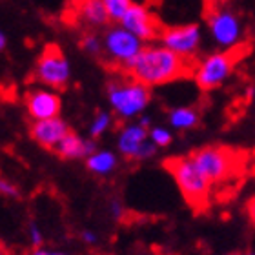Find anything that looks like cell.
<instances>
[{
	"label": "cell",
	"mask_w": 255,
	"mask_h": 255,
	"mask_svg": "<svg viewBox=\"0 0 255 255\" xmlns=\"http://www.w3.org/2000/svg\"><path fill=\"white\" fill-rule=\"evenodd\" d=\"M195 60L182 59L181 55L173 53L162 44L144 46L142 51L129 62L124 73L142 82L148 88H157L179 79L193 77Z\"/></svg>",
	"instance_id": "cell-1"
},
{
	"label": "cell",
	"mask_w": 255,
	"mask_h": 255,
	"mask_svg": "<svg viewBox=\"0 0 255 255\" xmlns=\"http://www.w3.org/2000/svg\"><path fill=\"white\" fill-rule=\"evenodd\" d=\"M106 95L115 117L121 121H129L133 117H140L149 106L151 88L124 73L117 79L108 80Z\"/></svg>",
	"instance_id": "cell-2"
},
{
	"label": "cell",
	"mask_w": 255,
	"mask_h": 255,
	"mask_svg": "<svg viewBox=\"0 0 255 255\" xmlns=\"http://www.w3.org/2000/svg\"><path fill=\"white\" fill-rule=\"evenodd\" d=\"M164 168L171 173L177 188L181 190L182 197H184V201L195 212H201L208 206L212 182L202 175V171L197 168L191 155L170 157L164 160Z\"/></svg>",
	"instance_id": "cell-3"
},
{
	"label": "cell",
	"mask_w": 255,
	"mask_h": 255,
	"mask_svg": "<svg viewBox=\"0 0 255 255\" xmlns=\"http://www.w3.org/2000/svg\"><path fill=\"white\" fill-rule=\"evenodd\" d=\"M197 168L212 184L230 181L241 170L239 153L226 146H204L191 153Z\"/></svg>",
	"instance_id": "cell-4"
},
{
	"label": "cell",
	"mask_w": 255,
	"mask_h": 255,
	"mask_svg": "<svg viewBox=\"0 0 255 255\" xmlns=\"http://www.w3.org/2000/svg\"><path fill=\"white\" fill-rule=\"evenodd\" d=\"M241 57H243V49L237 46V48L208 55L201 62H197L193 69V79L199 90L212 91L221 88L228 80Z\"/></svg>",
	"instance_id": "cell-5"
},
{
	"label": "cell",
	"mask_w": 255,
	"mask_h": 255,
	"mask_svg": "<svg viewBox=\"0 0 255 255\" xmlns=\"http://www.w3.org/2000/svg\"><path fill=\"white\" fill-rule=\"evenodd\" d=\"M33 75L44 88L55 91L66 90L71 79V64L57 44H48L38 55Z\"/></svg>",
	"instance_id": "cell-6"
},
{
	"label": "cell",
	"mask_w": 255,
	"mask_h": 255,
	"mask_svg": "<svg viewBox=\"0 0 255 255\" xmlns=\"http://www.w3.org/2000/svg\"><path fill=\"white\" fill-rule=\"evenodd\" d=\"M102 42H104V59L123 71L144 48L142 40L121 24L108 27L102 35Z\"/></svg>",
	"instance_id": "cell-7"
},
{
	"label": "cell",
	"mask_w": 255,
	"mask_h": 255,
	"mask_svg": "<svg viewBox=\"0 0 255 255\" xmlns=\"http://www.w3.org/2000/svg\"><path fill=\"white\" fill-rule=\"evenodd\" d=\"M159 42L182 59L193 60L199 53L202 42V31L199 24H182V26L164 27L159 37Z\"/></svg>",
	"instance_id": "cell-8"
},
{
	"label": "cell",
	"mask_w": 255,
	"mask_h": 255,
	"mask_svg": "<svg viewBox=\"0 0 255 255\" xmlns=\"http://www.w3.org/2000/svg\"><path fill=\"white\" fill-rule=\"evenodd\" d=\"M119 153L131 160H146L157 155L159 148L149 140V129L138 123L126 124L117 135Z\"/></svg>",
	"instance_id": "cell-9"
},
{
	"label": "cell",
	"mask_w": 255,
	"mask_h": 255,
	"mask_svg": "<svg viewBox=\"0 0 255 255\" xmlns=\"http://www.w3.org/2000/svg\"><path fill=\"white\" fill-rule=\"evenodd\" d=\"M208 29L217 46L224 49L237 48L243 37V24L234 11L215 7L208 15Z\"/></svg>",
	"instance_id": "cell-10"
},
{
	"label": "cell",
	"mask_w": 255,
	"mask_h": 255,
	"mask_svg": "<svg viewBox=\"0 0 255 255\" xmlns=\"http://www.w3.org/2000/svg\"><path fill=\"white\" fill-rule=\"evenodd\" d=\"M24 106L33 123L35 121H46V119L60 117L59 113L62 110L59 91L49 88H33L24 97Z\"/></svg>",
	"instance_id": "cell-11"
},
{
	"label": "cell",
	"mask_w": 255,
	"mask_h": 255,
	"mask_svg": "<svg viewBox=\"0 0 255 255\" xmlns=\"http://www.w3.org/2000/svg\"><path fill=\"white\" fill-rule=\"evenodd\" d=\"M121 26L126 27L128 31H131L135 37H138L142 42L148 40H159L160 33L164 27L160 26L153 11H149L142 4H133L131 9L128 11L126 16L123 18Z\"/></svg>",
	"instance_id": "cell-12"
},
{
	"label": "cell",
	"mask_w": 255,
	"mask_h": 255,
	"mask_svg": "<svg viewBox=\"0 0 255 255\" xmlns=\"http://www.w3.org/2000/svg\"><path fill=\"white\" fill-rule=\"evenodd\" d=\"M69 131L71 129H69L68 123L60 117L46 119V121H35L29 126V135H31L33 140L38 146H42L46 149H53V151Z\"/></svg>",
	"instance_id": "cell-13"
},
{
	"label": "cell",
	"mask_w": 255,
	"mask_h": 255,
	"mask_svg": "<svg viewBox=\"0 0 255 255\" xmlns=\"http://www.w3.org/2000/svg\"><path fill=\"white\" fill-rule=\"evenodd\" d=\"M97 151V144L93 138H84L77 135L75 131H69L66 137L55 148V153L60 159L75 160V159H88Z\"/></svg>",
	"instance_id": "cell-14"
},
{
	"label": "cell",
	"mask_w": 255,
	"mask_h": 255,
	"mask_svg": "<svg viewBox=\"0 0 255 255\" xmlns=\"http://www.w3.org/2000/svg\"><path fill=\"white\" fill-rule=\"evenodd\" d=\"M75 13L86 26L104 27L110 22L104 0H73Z\"/></svg>",
	"instance_id": "cell-15"
},
{
	"label": "cell",
	"mask_w": 255,
	"mask_h": 255,
	"mask_svg": "<svg viewBox=\"0 0 255 255\" xmlns=\"http://www.w3.org/2000/svg\"><path fill=\"white\" fill-rule=\"evenodd\" d=\"M119 164V159L117 155L110 151V149H97L95 153L88 157L86 159V168L91 171V173H95V175H101V177H106L110 173L115 171Z\"/></svg>",
	"instance_id": "cell-16"
},
{
	"label": "cell",
	"mask_w": 255,
	"mask_h": 255,
	"mask_svg": "<svg viewBox=\"0 0 255 255\" xmlns=\"http://www.w3.org/2000/svg\"><path fill=\"white\" fill-rule=\"evenodd\" d=\"M168 121H170V126L179 129V131H184V129H191L199 124V112L195 108L190 106H179L170 110L168 113Z\"/></svg>",
	"instance_id": "cell-17"
},
{
	"label": "cell",
	"mask_w": 255,
	"mask_h": 255,
	"mask_svg": "<svg viewBox=\"0 0 255 255\" xmlns=\"http://www.w3.org/2000/svg\"><path fill=\"white\" fill-rule=\"evenodd\" d=\"M104 5H106L110 22L121 24V22H123V18L126 16L128 11L131 9L133 2H131V0H104Z\"/></svg>",
	"instance_id": "cell-18"
},
{
	"label": "cell",
	"mask_w": 255,
	"mask_h": 255,
	"mask_svg": "<svg viewBox=\"0 0 255 255\" xmlns=\"http://www.w3.org/2000/svg\"><path fill=\"white\" fill-rule=\"evenodd\" d=\"M80 48L88 55L104 57V42H102V37H99L97 33H86V35H82V38H80Z\"/></svg>",
	"instance_id": "cell-19"
},
{
	"label": "cell",
	"mask_w": 255,
	"mask_h": 255,
	"mask_svg": "<svg viewBox=\"0 0 255 255\" xmlns=\"http://www.w3.org/2000/svg\"><path fill=\"white\" fill-rule=\"evenodd\" d=\"M112 123H113V117H112V113H108V112H99L93 117V121H91L90 124V135L91 138H99L102 137L104 133L112 128Z\"/></svg>",
	"instance_id": "cell-20"
},
{
	"label": "cell",
	"mask_w": 255,
	"mask_h": 255,
	"mask_svg": "<svg viewBox=\"0 0 255 255\" xmlns=\"http://www.w3.org/2000/svg\"><path fill=\"white\" fill-rule=\"evenodd\" d=\"M149 140L157 146V148H166V146H170L171 140H173V135L168 128L164 126H155L149 129Z\"/></svg>",
	"instance_id": "cell-21"
},
{
	"label": "cell",
	"mask_w": 255,
	"mask_h": 255,
	"mask_svg": "<svg viewBox=\"0 0 255 255\" xmlns=\"http://www.w3.org/2000/svg\"><path fill=\"white\" fill-rule=\"evenodd\" d=\"M27 235H29V243H31L33 248H42L44 245V235H42V230L38 226L35 221L27 224Z\"/></svg>",
	"instance_id": "cell-22"
},
{
	"label": "cell",
	"mask_w": 255,
	"mask_h": 255,
	"mask_svg": "<svg viewBox=\"0 0 255 255\" xmlns=\"http://www.w3.org/2000/svg\"><path fill=\"white\" fill-rule=\"evenodd\" d=\"M0 193L5 197V199H18L20 197V190L16 184H13L7 179H0Z\"/></svg>",
	"instance_id": "cell-23"
},
{
	"label": "cell",
	"mask_w": 255,
	"mask_h": 255,
	"mask_svg": "<svg viewBox=\"0 0 255 255\" xmlns=\"http://www.w3.org/2000/svg\"><path fill=\"white\" fill-rule=\"evenodd\" d=\"M110 215H112L115 221H123L124 217V206H123V202L117 201V199H113L112 202H110Z\"/></svg>",
	"instance_id": "cell-24"
},
{
	"label": "cell",
	"mask_w": 255,
	"mask_h": 255,
	"mask_svg": "<svg viewBox=\"0 0 255 255\" xmlns=\"http://www.w3.org/2000/svg\"><path fill=\"white\" fill-rule=\"evenodd\" d=\"M80 241L84 243V245H97V241H99V237H97V234L93 232V230H82L80 232Z\"/></svg>",
	"instance_id": "cell-25"
},
{
	"label": "cell",
	"mask_w": 255,
	"mask_h": 255,
	"mask_svg": "<svg viewBox=\"0 0 255 255\" xmlns=\"http://www.w3.org/2000/svg\"><path fill=\"white\" fill-rule=\"evenodd\" d=\"M31 255H69L66 252H59V250H49V248H35Z\"/></svg>",
	"instance_id": "cell-26"
},
{
	"label": "cell",
	"mask_w": 255,
	"mask_h": 255,
	"mask_svg": "<svg viewBox=\"0 0 255 255\" xmlns=\"http://www.w3.org/2000/svg\"><path fill=\"white\" fill-rule=\"evenodd\" d=\"M246 213H248L252 223H255V197H252L250 201H248V204H246Z\"/></svg>",
	"instance_id": "cell-27"
},
{
	"label": "cell",
	"mask_w": 255,
	"mask_h": 255,
	"mask_svg": "<svg viewBox=\"0 0 255 255\" xmlns=\"http://www.w3.org/2000/svg\"><path fill=\"white\" fill-rule=\"evenodd\" d=\"M137 123L140 124L142 128H146V129H148V128H151V119H149L148 115H144V113L137 119Z\"/></svg>",
	"instance_id": "cell-28"
},
{
	"label": "cell",
	"mask_w": 255,
	"mask_h": 255,
	"mask_svg": "<svg viewBox=\"0 0 255 255\" xmlns=\"http://www.w3.org/2000/svg\"><path fill=\"white\" fill-rule=\"evenodd\" d=\"M5 46H7V37L4 31H0V51H4Z\"/></svg>",
	"instance_id": "cell-29"
},
{
	"label": "cell",
	"mask_w": 255,
	"mask_h": 255,
	"mask_svg": "<svg viewBox=\"0 0 255 255\" xmlns=\"http://www.w3.org/2000/svg\"><path fill=\"white\" fill-rule=\"evenodd\" d=\"M206 2H208V4H213V2H215V0H206Z\"/></svg>",
	"instance_id": "cell-30"
},
{
	"label": "cell",
	"mask_w": 255,
	"mask_h": 255,
	"mask_svg": "<svg viewBox=\"0 0 255 255\" xmlns=\"http://www.w3.org/2000/svg\"><path fill=\"white\" fill-rule=\"evenodd\" d=\"M246 255H255V252H250V254H246Z\"/></svg>",
	"instance_id": "cell-31"
},
{
	"label": "cell",
	"mask_w": 255,
	"mask_h": 255,
	"mask_svg": "<svg viewBox=\"0 0 255 255\" xmlns=\"http://www.w3.org/2000/svg\"><path fill=\"white\" fill-rule=\"evenodd\" d=\"M228 255H235V254H228Z\"/></svg>",
	"instance_id": "cell-32"
}]
</instances>
